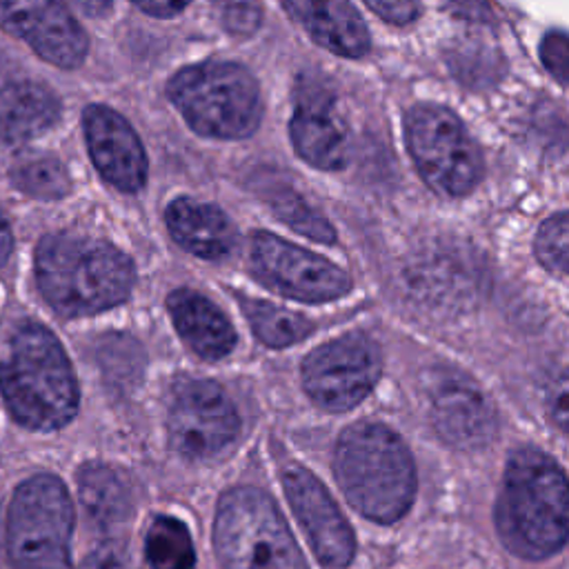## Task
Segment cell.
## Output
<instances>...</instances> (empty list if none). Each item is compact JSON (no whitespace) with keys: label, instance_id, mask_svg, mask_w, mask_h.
I'll list each match as a JSON object with an SVG mask.
<instances>
[{"label":"cell","instance_id":"6da1fadb","mask_svg":"<svg viewBox=\"0 0 569 569\" xmlns=\"http://www.w3.org/2000/svg\"><path fill=\"white\" fill-rule=\"evenodd\" d=\"M0 391L16 422L53 431L78 411V385L58 338L33 320L18 322L0 345Z\"/></svg>","mask_w":569,"mask_h":569},{"label":"cell","instance_id":"7a4b0ae2","mask_svg":"<svg viewBox=\"0 0 569 569\" xmlns=\"http://www.w3.org/2000/svg\"><path fill=\"white\" fill-rule=\"evenodd\" d=\"M496 529L505 547L527 560H542L569 540V480L553 458L538 449L516 451L496 500Z\"/></svg>","mask_w":569,"mask_h":569},{"label":"cell","instance_id":"3957f363","mask_svg":"<svg viewBox=\"0 0 569 569\" xmlns=\"http://www.w3.org/2000/svg\"><path fill=\"white\" fill-rule=\"evenodd\" d=\"M36 280L60 316H89L127 300L133 264L104 240L78 233H49L36 249Z\"/></svg>","mask_w":569,"mask_h":569},{"label":"cell","instance_id":"277c9868","mask_svg":"<svg viewBox=\"0 0 569 569\" xmlns=\"http://www.w3.org/2000/svg\"><path fill=\"white\" fill-rule=\"evenodd\" d=\"M333 471L349 505L373 522L391 525L413 502L411 453L400 436L380 422H356L342 431Z\"/></svg>","mask_w":569,"mask_h":569},{"label":"cell","instance_id":"5b68a950","mask_svg":"<svg viewBox=\"0 0 569 569\" xmlns=\"http://www.w3.org/2000/svg\"><path fill=\"white\" fill-rule=\"evenodd\" d=\"M167 96L187 124L207 138H247L262 118L260 87L236 62L207 60L189 64L169 80Z\"/></svg>","mask_w":569,"mask_h":569},{"label":"cell","instance_id":"8992f818","mask_svg":"<svg viewBox=\"0 0 569 569\" xmlns=\"http://www.w3.org/2000/svg\"><path fill=\"white\" fill-rule=\"evenodd\" d=\"M213 545L224 569H307L276 502L256 487H236L220 498Z\"/></svg>","mask_w":569,"mask_h":569},{"label":"cell","instance_id":"52a82bcc","mask_svg":"<svg viewBox=\"0 0 569 569\" xmlns=\"http://www.w3.org/2000/svg\"><path fill=\"white\" fill-rule=\"evenodd\" d=\"M73 505L60 478L40 473L22 482L9 505L11 569H71Z\"/></svg>","mask_w":569,"mask_h":569},{"label":"cell","instance_id":"ba28073f","mask_svg":"<svg viewBox=\"0 0 569 569\" xmlns=\"http://www.w3.org/2000/svg\"><path fill=\"white\" fill-rule=\"evenodd\" d=\"M405 142L420 178L440 196H467L482 178L478 142L442 104H413L405 113Z\"/></svg>","mask_w":569,"mask_h":569},{"label":"cell","instance_id":"9c48e42d","mask_svg":"<svg viewBox=\"0 0 569 569\" xmlns=\"http://www.w3.org/2000/svg\"><path fill=\"white\" fill-rule=\"evenodd\" d=\"M382 371L378 345L362 333L336 338L305 358L302 385L309 398L329 411L360 405Z\"/></svg>","mask_w":569,"mask_h":569},{"label":"cell","instance_id":"30bf717a","mask_svg":"<svg viewBox=\"0 0 569 569\" xmlns=\"http://www.w3.org/2000/svg\"><path fill=\"white\" fill-rule=\"evenodd\" d=\"M249 262L262 284L300 302L336 300L351 289V278L338 264L269 231L253 233Z\"/></svg>","mask_w":569,"mask_h":569},{"label":"cell","instance_id":"8fae6325","mask_svg":"<svg viewBox=\"0 0 569 569\" xmlns=\"http://www.w3.org/2000/svg\"><path fill=\"white\" fill-rule=\"evenodd\" d=\"M238 411L216 382L193 380L176 389L169 409V440L180 456L213 458L238 438Z\"/></svg>","mask_w":569,"mask_h":569},{"label":"cell","instance_id":"7c38bea8","mask_svg":"<svg viewBox=\"0 0 569 569\" xmlns=\"http://www.w3.org/2000/svg\"><path fill=\"white\" fill-rule=\"evenodd\" d=\"M429 413L436 431L456 449H480L491 442L498 418L480 387L451 367L427 376Z\"/></svg>","mask_w":569,"mask_h":569},{"label":"cell","instance_id":"4fadbf2b","mask_svg":"<svg viewBox=\"0 0 569 569\" xmlns=\"http://www.w3.org/2000/svg\"><path fill=\"white\" fill-rule=\"evenodd\" d=\"M0 27L56 67L84 62L87 33L62 0H0Z\"/></svg>","mask_w":569,"mask_h":569},{"label":"cell","instance_id":"5bb4252c","mask_svg":"<svg viewBox=\"0 0 569 569\" xmlns=\"http://www.w3.org/2000/svg\"><path fill=\"white\" fill-rule=\"evenodd\" d=\"M282 487L318 560L336 569L347 567L356 553V538L325 485L305 467L289 465L282 471Z\"/></svg>","mask_w":569,"mask_h":569},{"label":"cell","instance_id":"9a60e30c","mask_svg":"<svg viewBox=\"0 0 569 569\" xmlns=\"http://www.w3.org/2000/svg\"><path fill=\"white\" fill-rule=\"evenodd\" d=\"M89 156L116 189L133 193L147 180V153L133 127L104 104H89L82 116Z\"/></svg>","mask_w":569,"mask_h":569},{"label":"cell","instance_id":"2e32d148","mask_svg":"<svg viewBox=\"0 0 569 569\" xmlns=\"http://www.w3.org/2000/svg\"><path fill=\"white\" fill-rule=\"evenodd\" d=\"M287 13L316 40L342 58H362L371 49L369 29L349 0H282Z\"/></svg>","mask_w":569,"mask_h":569},{"label":"cell","instance_id":"e0dca14e","mask_svg":"<svg viewBox=\"0 0 569 569\" xmlns=\"http://www.w3.org/2000/svg\"><path fill=\"white\" fill-rule=\"evenodd\" d=\"M169 316L184 345L204 360H220L236 347L231 320L202 293L176 289L167 298Z\"/></svg>","mask_w":569,"mask_h":569},{"label":"cell","instance_id":"ac0fdd59","mask_svg":"<svg viewBox=\"0 0 569 569\" xmlns=\"http://www.w3.org/2000/svg\"><path fill=\"white\" fill-rule=\"evenodd\" d=\"M164 218L171 238L198 258L218 260L229 256L236 247V227L216 204L193 198H176L167 207Z\"/></svg>","mask_w":569,"mask_h":569},{"label":"cell","instance_id":"d6986e66","mask_svg":"<svg viewBox=\"0 0 569 569\" xmlns=\"http://www.w3.org/2000/svg\"><path fill=\"white\" fill-rule=\"evenodd\" d=\"M60 118L58 96L36 80H11L0 87V140L24 142Z\"/></svg>","mask_w":569,"mask_h":569},{"label":"cell","instance_id":"ffe728a7","mask_svg":"<svg viewBox=\"0 0 569 569\" xmlns=\"http://www.w3.org/2000/svg\"><path fill=\"white\" fill-rule=\"evenodd\" d=\"M289 136L296 153L311 167L338 171L347 164V136L331 107H298L289 120Z\"/></svg>","mask_w":569,"mask_h":569},{"label":"cell","instance_id":"44dd1931","mask_svg":"<svg viewBox=\"0 0 569 569\" xmlns=\"http://www.w3.org/2000/svg\"><path fill=\"white\" fill-rule=\"evenodd\" d=\"M78 493L91 520L102 527L122 525L133 511L127 478L104 462H87L80 467Z\"/></svg>","mask_w":569,"mask_h":569},{"label":"cell","instance_id":"7402d4cb","mask_svg":"<svg viewBox=\"0 0 569 569\" xmlns=\"http://www.w3.org/2000/svg\"><path fill=\"white\" fill-rule=\"evenodd\" d=\"M238 305L242 307L256 338L267 347L282 349L300 342L313 331V325L305 316L276 307L271 302L238 296Z\"/></svg>","mask_w":569,"mask_h":569},{"label":"cell","instance_id":"603a6c76","mask_svg":"<svg viewBox=\"0 0 569 569\" xmlns=\"http://www.w3.org/2000/svg\"><path fill=\"white\" fill-rule=\"evenodd\" d=\"M13 184L38 200H58L71 191V178L64 164L42 151H27L11 164Z\"/></svg>","mask_w":569,"mask_h":569},{"label":"cell","instance_id":"cb8c5ba5","mask_svg":"<svg viewBox=\"0 0 569 569\" xmlns=\"http://www.w3.org/2000/svg\"><path fill=\"white\" fill-rule=\"evenodd\" d=\"M151 569H193L196 553L187 527L173 516H156L144 536Z\"/></svg>","mask_w":569,"mask_h":569},{"label":"cell","instance_id":"d4e9b609","mask_svg":"<svg viewBox=\"0 0 569 569\" xmlns=\"http://www.w3.org/2000/svg\"><path fill=\"white\" fill-rule=\"evenodd\" d=\"M264 198L271 204L273 213L293 231L325 244L336 240V231L331 222L325 216H320L298 191L276 184Z\"/></svg>","mask_w":569,"mask_h":569},{"label":"cell","instance_id":"484cf974","mask_svg":"<svg viewBox=\"0 0 569 569\" xmlns=\"http://www.w3.org/2000/svg\"><path fill=\"white\" fill-rule=\"evenodd\" d=\"M100 367L111 385H131L142 369L138 342L120 333L107 336L100 342Z\"/></svg>","mask_w":569,"mask_h":569},{"label":"cell","instance_id":"4316f807","mask_svg":"<svg viewBox=\"0 0 569 569\" xmlns=\"http://www.w3.org/2000/svg\"><path fill=\"white\" fill-rule=\"evenodd\" d=\"M533 247L545 267L569 276V211L549 216L538 227Z\"/></svg>","mask_w":569,"mask_h":569},{"label":"cell","instance_id":"83f0119b","mask_svg":"<svg viewBox=\"0 0 569 569\" xmlns=\"http://www.w3.org/2000/svg\"><path fill=\"white\" fill-rule=\"evenodd\" d=\"M222 27L233 36H251L262 22L258 0H211Z\"/></svg>","mask_w":569,"mask_h":569},{"label":"cell","instance_id":"f1b7e54d","mask_svg":"<svg viewBox=\"0 0 569 569\" xmlns=\"http://www.w3.org/2000/svg\"><path fill=\"white\" fill-rule=\"evenodd\" d=\"M540 60L556 80H560L562 84H569V36L567 33L549 31L540 40Z\"/></svg>","mask_w":569,"mask_h":569},{"label":"cell","instance_id":"f546056e","mask_svg":"<svg viewBox=\"0 0 569 569\" xmlns=\"http://www.w3.org/2000/svg\"><path fill=\"white\" fill-rule=\"evenodd\" d=\"M365 4L391 24H409L420 13L418 0H365Z\"/></svg>","mask_w":569,"mask_h":569},{"label":"cell","instance_id":"4dcf8cb0","mask_svg":"<svg viewBox=\"0 0 569 569\" xmlns=\"http://www.w3.org/2000/svg\"><path fill=\"white\" fill-rule=\"evenodd\" d=\"M547 411L553 425L569 436V376L558 378L547 393Z\"/></svg>","mask_w":569,"mask_h":569},{"label":"cell","instance_id":"1f68e13d","mask_svg":"<svg viewBox=\"0 0 569 569\" xmlns=\"http://www.w3.org/2000/svg\"><path fill=\"white\" fill-rule=\"evenodd\" d=\"M82 569H133V567L129 562V556L120 547L104 545L87 556Z\"/></svg>","mask_w":569,"mask_h":569},{"label":"cell","instance_id":"d6a6232c","mask_svg":"<svg viewBox=\"0 0 569 569\" xmlns=\"http://www.w3.org/2000/svg\"><path fill=\"white\" fill-rule=\"evenodd\" d=\"M453 13L471 22H491L493 7L491 0H445Z\"/></svg>","mask_w":569,"mask_h":569},{"label":"cell","instance_id":"836d02e7","mask_svg":"<svg viewBox=\"0 0 569 569\" xmlns=\"http://www.w3.org/2000/svg\"><path fill=\"white\" fill-rule=\"evenodd\" d=\"M144 13L156 18H171L180 13L191 0H133Z\"/></svg>","mask_w":569,"mask_h":569},{"label":"cell","instance_id":"e575fe53","mask_svg":"<svg viewBox=\"0 0 569 569\" xmlns=\"http://www.w3.org/2000/svg\"><path fill=\"white\" fill-rule=\"evenodd\" d=\"M11 249H13L11 227H9V220L4 218V213H2V209H0V267L9 260Z\"/></svg>","mask_w":569,"mask_h":569},{"label":"cell","instance_id":"d590c367","mask_svg":"<svg viewBox=\"0 0 569 569\" xmlns=\"http://www.w3.org/2000/svg\"><path fill=\"white\" fill-rule=\"evenodd\" d=\"M69 2L87 16H104L111 9L113 0H69Z\"/></svg>","mask_w":569,"mask_h":569}]
</instances>
